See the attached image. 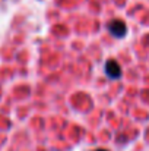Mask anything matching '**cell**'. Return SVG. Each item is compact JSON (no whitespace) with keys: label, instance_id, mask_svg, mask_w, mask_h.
<instances>
[{"label":"cell","instance_id":"1","mask_svg":"<svg viewBox=\"0 0 149 151\" xmlns=\"http://www.w3.org/2000/svg\"><path fill=\"white\" fill-rule=\"evenodd\" d=\"M107 28H108L110 34H111L113 37H115V38L124 37V35H126V31H127L126 24H124L121 19H111V21L108 22Z\"/></svg>","mask_w":149,"mask_h":151},{"label":"cell","instance_id":"3","mask_svg":"<svg viewBox=\"0 0 149 151\" xmlns=\"http://www.w3.org/2000/svg\"><path fill=\"white\" fill-rule=\"evenodd\" d=\"M95 151H108V150H105V148H98V150H95Z\"/></svg>","mask_w":149,"mask_h":151},{"label":"cell","instance_id":"2","mask_svg":"<svg viewBox=\"0 0 149 151\" xmlns=\"http://www.w3.org/2000/svg\"><path fill=\"white\" fill-rule=\"evenodd\" d=\"M105 75L110 79H120L121 78V68L115 60H108L105 63Z\"/></svg>","mask_w":149,"mask_h":151}]
</instances>
